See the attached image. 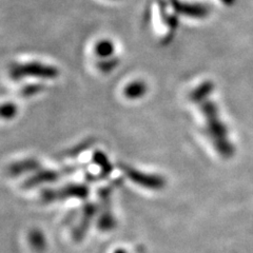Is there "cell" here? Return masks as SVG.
Masks as SVG:
<instances>
[{"label":"cell","mask_w":253,"mask_h":253,"mask_svg":"<svg viewBox=\"0 0 253 253\" xmlns=\"http://www.w3.org/2000/svg\"><path fill=\"white\" fill-rule=\"evenodd\" d=\"M162 16H163L164 22L167 25L171 33H173V32L175 31L178 27V18H176L175 16H172V15L168 14L165 11V7H162Z\"/></svg>","instance_id":"14"},{"label":"cell","mask_w":253,"mask_h":253,"mask_svg":"<svg viewBox=\"0 0 253 253\" xmlns=\"http://www.w3.org/2000/svg\"><path fill=\"white\" fill-rule=\"evenodd\" d=\"M147 92V84L144 82H132L126 86L124 94L129 99H138L144 96Z\"/></svg>","instance_id":"12"},{"label":"cell","mask_w":253,"mask_h":253,"mask_svg":"<svg viewBox=\"0 0 253 253\" xmlns=\"http://www.w3.org/2000/svg\"><path fill=\"white\" fill-rule=\"evenodd\" d=\"M92 142H93V140L82 142V144H79L77 147H75V148H73V149H71L70 151L68 152L67 155H68L69 157H75V156L79 155V154H81V153L84 151V150L89 149V148L92 146Z\"/></svg>","instance_id":"18"},{"label":"cell","mask_w":253,"mask_h":253,"mask_svg":"<svg viewBox=\"0 0 253 253\" xmlns=\"http://www.w3.org/2000/svg\"><path fill=\"white\" fill-rule=\"evenodd\" d=\"M213 90H214V84L210 81H206L197 85L196 88L190 93V100L196 104L197 101L210 97Z\"/></svg>","instance_id":"11"},{"label":"cell","mask_w":253,"mask_h":253,"mask_svg":"<svg viewBox=\"0 0 253 253\" xmlns=\"http://www.w3.org/2000/svg\"><path fill=\"white\" fill-rule=\"evenodd\" d=\"M97 212V205L94 203H86L84 206L83 209V215L81 218V223H79V226L76 230L75 235L77 236H82L86 229H88L92 218L95 216Z\"/></svg>","instance_id":"10"},{"label":"cell","mask_w":253,"mask_h":253,"mask_svg":"<svg viewBox=\"0 0 253 253\" xmlns=\"http://www.w3.org/2000/svg\"><path fill=\"white\" fill-rule=\"evenodd\" d=\"M120 63V60L117 58H106V59H101V61L98 63V69L102 72H110L112 71L114 68H116V66Z\"/></svg>","instance_id":"15"},{"label":"cell","mask_w":253,"mask_h":253,"mask_svg":"<svg viewBox=\"0 0 253 253\" xmlns=\"http://www.w3.org/2000/svg\"><path fill=\"white\" fill-rule=\"evenodd\" d=\"M221 1H223L226 5H232L235 2V0H221Z\"/></svg>","instance_id":"19"},{"label":"cell","mask_w":253,"mask_h":253,"mask_svg":"<svg viewBox=\"0 0 253 253\" xmlns=\"http://www.w3.org/2000/svg\"><path fill=\"white\" fill-rule=\"evenodd\" d=\"M115 183L99 188L97 191L100 207L102 210L99 219V227H101L100 229H111L114 225V218L112 215V210H111V196H112L113 190L116 186Z\"/></svg>","instance_id":"6"},{"label":"cell","mask_w":253,"mask_h":253,"mask_svg":"<svg viewBox=\"0 0 253 253\" xmlns=\"http://www.w3.org/2000/svg\"><path fill=\"white\" fill-rule=\"evenodd\" d=\"M93 162L96 164L98 167L100 168V172L97 174V175H88L86 179L90 181H96V180H100L104 179L106 177H108L111 173L113 171V166L112 164L110 163V161L108 160L107 155L101 152V151H95L93 153Z\"/></svg>","instance_id":"9"},{"label":"cell","mask_w":253,"mask_h":253,"mask_svg":"<svg viewBox=\"0 0 253 253\" xmlns=\"http://www.w3.org/2000/svg\"><path fill=\"white\" fill-rule=\"evenodd\" d=\"M205 117V130L216 152L224 158H231L234 155V147L229 138V131L221 121L218 109L210 97L196 102Z\"/></svg>","instance_id":"1"},{"label":"cell","mask_w":253,"mask_h":253,"mask_svg":"<svg viewBox=\"0 0 253 253\" xmlns=\"http://www.w3.org/2000/svg\"><path fill=\"white\" fill-rule=\"evenodd\" d=\"M95 52L101 59L110 58L114 53V44L111 41L104 39V41L98 42V43L95 45Z\"/></svg>","instance_id":"13"},{"label":"cell","mask_w":253,"mask_h":253,"mask_svg":"<svg viewBox=\"0 0 253 253\" xmlns=\"http://www.w3.org/2000/svg\"><path fill=\"white\" fill-rule=\"evenodd\" d=\"M16 112H17V108H16L15 105L11 104V102L4 104L1 108V116L5 118V120H10V118L14 117Z\"/></svg>","instance_id":"17"},{"label":"cell","mask_w":253,"mask_h":253,"mask_svg":"<svg viewBox=\"0 0 253 253\" xmlns=\"http://www.w3.org/2000/svg\"><path fill=\"white\" fill-rule=\"evenodd\" d=\"M43 90V86L42 84H31L28 86L22 88L20 91V95L23 97H29L32 95H35L37 93H41Z\"/></svg>","instance_id":"16"},{"label":"cell","mask_w":253,"mask_h":253,"mask_svg":"<svg viewBox=\"0 0 253 253\" xmlns=\"http://www.w3.org/2000/svg\"><path fill=\"white\" fill-rule=\"evenodd\" d=\"M59 75L56 67L45 65L39 61L14 62L9 67V76L14 82H19L27 77H35L41 79H55Z\"/></svg>","instance_id":"2"},{"label":"cell","mask_w":253,"mask_h":253,"mask_svg":"<svg viewBox=\"0 0 253 253\" xmlns=\"http://www.w3.org/2000/svg\"><path fill=\"white\" fill-rule=\"evenodd\" d=\"M118 167L131 181L142 188L149 190H161L166 185L165 178L161 175H157V174L141 172L125 163L118 164Z\"/></svg>","instance_id":"5"},{"label":"cell","mask_w":253,"mask_h":253,"mask_svg":"<svg viewBox=\"0 0 253 253\" xmlns=\"http://www.w3.org/2000/svg\"><path fill=\"white\" fill-rule=\"evenodd\" d=\"M85 166L86 165H73L68 166V167H63L62 169L59 170L46 169L42 167V169L37 170L33 175H31L29 178L23 181L22 187L25 189H32L43 184L54 183V181H56L67 175H71V174L81 170L82 168L85 167Z\"/></svg>","instance_id":"4"},{"label":"cell","mask_w":253,"mask_h":253,"mask_svg":"<svg viewBox=\"0 0 253 253\" xmlns=\"http://www.w3.org/2000/svg\"><path fill=\"white\" fill-rule=\"evenodd\" d=\"M172 7L177 14L185 15L190 18L203 19L210 14L208 6L199 3H188L181 2L180 0H171Z\"/></svg>","instance_id":"7"},{"label":"cell","mask_w":253,"mask_h":253,"mask_svg":"<svg viewBox=\"0 0 253 253\" xmlns=\"http://www.w3.org/2000/svg\"><path fill=\"white\" fill-rule=\"evenodd\" d=\"M90 194V189L85 184L70 183L60 188L44 189L41 193L42 201L43 203H54L58 201H65L69 199H88Z\"/></svg>","instance_id":"3"},{"label":"cell","mask_w":253,"mask_h":253,"mask_svg":"<svg viewBox=\"0 0 253 253\" xmlns=\"http://www.w3.org/2000/svg\"><path fill=\"white\" fill-rule=\"evenodd\" d=\"M42 166L38 160L36 158H27V160H23L17 163H14L9 166L7 168V174L12 177L20 176L23 174L31 173V172H36L37 170L42 169Z\"/></svg>","instance_id":"8"}]
</instances>
